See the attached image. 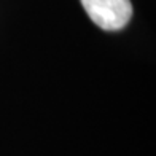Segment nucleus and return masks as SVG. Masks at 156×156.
Masks as SVG:
<instances>
[{"mask_svg": "<svg viewBox=\"0 0 156 156\" xmlns=\"http://www.w3.org/2000/svg\"><path fill=\"white\" fill-rule=\"evenodd\" d=\"M91 21L104 30H119L129 23L132 5L129 0H81Z\"/></svg>", "mask_w": 156, "mask_h": 156, "instance_id": "obj_1", "label": "nucleus"}]
</instances>
